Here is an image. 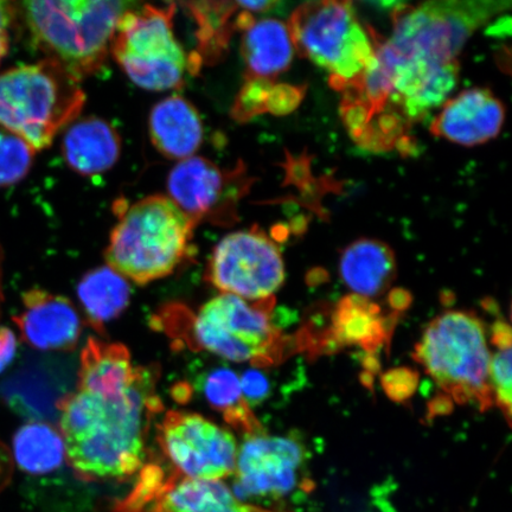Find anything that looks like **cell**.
Listing matches in <instances>:
<instances>
[{
  "mask_svg": "<svg viewBox=\"0 0 512 512\" xmlns=\"http://www.w3.org/2000/svg\"><path fill=\"white\" fill-rule=\"evenodd\" d=\"M156 370L123 386L83 389L59 402L66 460L85 480H125L142 469L152 416L162 409Z\"/></svg>",
  "mask_w": 512,
  "mask_h": 512,
  "instance_id": "1",
  "label": "cell"
},
{
  "mask_svg": "<svg viewBox=\"0 0 512 512\" xmlns=\"http://www.w3.org/2000/svg\"><path fill=\"white\" fill-rule=\"evenodd\" d=\"M195 228L168 196L145 197L121 210L107 266L138 285L168 277L188 259Z\"/></svg>",
  "mask_w": 512,
  "mask_h": 512,
  "instance_id": "2",
  "label": "cell"
},
{
  "mask_svg": "<svg viewBox=\"0 0 512 512\" xmlns=\"http://www.w3.org/2000/svg\"><path fill=\"white\" fill-rule=\"evenodd\" d=\"M131 3L114 0H37L23 3L32 40L80 80L105 66L115 29Z\"/></svg>",
  "mask_w": 512,
  "mask_h": 512,
  "instance_id": "3",
  "label": "cell"
},
{
  "mask_svg": "<svg viewBox=\"0 0 512 512\" xmlns=\"http://www.w3.org/2000/svg\"><path fill=\"white\" fill-rule=\"evenodd\" d=\"M85 102L80 80L48 57L0 74V127L35 151L47 149L74 123Z\"/></svg>",
  "mask_w": 512,
  "mask_h": 512,
  "instance_id": "4",
  "label": "cell"
},
{
  "mask_svg": "<svg viewBox=\"0 0 512 512\" xmlns=\"http://www.w3.org/2000/svg\"><path fill=\"white\" fill-rule=\"evenodd\" d=\"M413 357L458 403H476L483 411L494 403L490 350L484 324L475 313L447 311L433 319Z\"/></svg>",
  "mask_w": 512,
  "mask_h": 512,
  "instance_id": "5",
  "label": "cell"
},
{
  "mask_svg": "<svg viewBox=\"0 0 512 512\" xmlns=\"http://www.w3.org/2000/svg\"><path fill=\"white\" fill-rule=\"evenodd\" d=\"M287 25L298 54L329 72L338 92L374 60L376 32L363 27L349 2L304 3Z\"/></svg>",
  "mask_w": 512,
  "mask_h": 512,
  "instance_id": "6",
  "label": "cell"
},
{
  "mask_svg": "<svg viewBox=\"0 0 512 512\" xmlns=\"http://www.w3.org/2000/svg\"><path fill=\"white\" fill-rule=\"evenodd\" d=\"M274 303V298L252 303L221 293L192 317L188 341L224 360L271 366L283 360L288 344L272 323Z\"/></svg>",
  "mask_w": 512,
  "mask_h": 512,
  "instance_id": "7",
  "label": "cell"
},
{
  "mask_svg": "<svg viewBox=\"0 0 512 512\" xmlns=\"http://www.w3.org/2000/svg\"><path fill=\"white\" fill-rule=\"evenodd\" d=\"M176 4L128 9L115 29L111 51L121 69L147 91H169L190 73L189 56L174 30Z\"/></svg>",
  "mask_w": 512,
  "mask_h": 512,
  "instance_id": "8",
  "label": "cell"
},
{
  "mask_svg": "<svg viewBox=\"0 0 512 512\" xmlns=\"http://www.w3.org/2000/svg\"><path fill=\"white\" fill-rule=\"evenodd\" d=\"M510 3L492 0H445L419 5L399 4L393 11L390 46L428 62H458L469 38Z\"/></svg>",
  "mask_w": 512,
  "mask_h": 512,
  "instance_id": "9",
  "label": "cell"
},
{
  "mask_svg": "<svg viewBox=\"0 0 512 512\" xmlns=\"http://www.w3.org/2000/svg\"><path fill=\"white\" fill-rule=\"evenodd\" d=\"M207 279L223 294L247 302L273 298L285 281L280 248L259 228L230 233L211 253Z\"/></svg>",
  "mask_w": 512,
  "mask_h": 512,
  "instance_id": "10",
  "label": "cell"
},
{
  "mask_svg": "<svg viewBox=\"0 0 512 512\" xmlns=\"http://www.w3.org/2000/svg\"><path fill=\"white\" fill-rule=\"evenodd\" d=\"M253 178L245 164L222 169L203 157L181 160L168 177L169 198L195 224L229 227L239 220V204L248 194Z\"/></svg>",
  "mask_w": 512,
  "mask_h": 512,
  "instance_id": "11",
  "label": "cell"
},
{
  "mask_svg": "<svg viewBox=\"0 0 512 512\" xmlns=\"http://www.w3.org/2000/svg\"><path fill=\"white\" fill-rule=\"evenodd\" d=\"M307 453L299 438L245 435L239 446L233 492L243 501H281L311 485L305 477Z\"/></svg>",
  "mask_w": 512,
  "mask_h": 512,
  "instance_id": "12",
  "label": "cell"
},
{
  "mask_svg": "<svg viewBox=\"0 0 512 512\" xmlns=\"http://www.w3.org/2000/svg\"><path fill=\"white\" fill-rule=\"evenodd\" d=\"M157 438L179 476L216 482L234 475L238 441L200 414L166 413Z\"/></svg>",
  "mask_w": 512,
  "mask_h": 512,
  "instance_id": "13",
  "label": "cell"
},
{
  "mask_svg": "<svg viewBox=\"0 0 512 512\" xmlns=\"http://www.w3.org/2000/svg\"><path fill=\"white\" fill-rule=\"evenodd\" d=\"M121 512H274L241 502L222 480L171 477L150 466L136 489L121 504Z\"/></svg>",
  "mask_w": 512,
  "mask_h": 512,
  "instance_id": "14",
  "label": "cell"
},
{
  "mask_svg": "<svg viewBox=\"0 0 512 512\" xmlns=\"http://www.w3.org/2000/svg\"><path fill=\"white\" fill-rule=\"evenodd\" d=\"M14 322L23 341L41 351H68L78 344L82 320L75 305L60 294L34 288L24 293Z\"/></svg>",
  "mask_w": 512,
  "mask_h": 512,
  "instance_id": "15",
  "label": "cell"
},
{
  "mask_svg": "<svg viewBox=\"0 0 512 512\" xmlns=\"http://www.w3.org/2000/svg\"><path fill=\"white\" fill-rule=\"evenodd\" d=\"M504 118L502 102L489 89L472 88L447 100L430 130L448 142L476 146L496 138Z\"/></svg>",
  "mask_w": 512,
  "mask_h": 512,
  "instance_id": "16",
  "label": "cell"
},
{
  "mask_svg": "<svg viewBox=\"0 0 512 512\" xmlns=\"http://www.w3.org/2000/svg\"><path fill=\"white\" fill-rule=\"evenodd\" d=\"M396 319L384 317L380 305L370 299L350 294L339 300L332 310L331 322L312 350L336 351L347 347L361 348L374 354L389 341Z\"/></svg>",
  "mask_w": 512,
  "mask_h": 512,
  "instance_id": "17",
  "label": "cell"
},
{
  "mask_svg": "<svg viewBox=\"0 0 512 512\" xmlns=\"http://www.w3.org/2000/svg\"><path fill=\"white\" fill-rule=\"evenodd\" d=\"M152 144L170 159L195 156L200 149L204 128L200 113L181 95H171L152 108L149 119Z\"/></svg>",
  "mask_w": 512,
  "mask_h": 512,
  "instance_id": "18",
  "label": "cell"
},
{
  "mask_svg": "<svg viewBox=\"0 0 512 512\" xmlns=\"http://www.w3.org/2000/svg\"><path fill=\"white\" fill-rule=\"evenodd\" d=\"M62 153L70 169L83 176L111 170L121 153L117 130L106 120L89 117L74 121L62 140Z\"/></svg>",
  "mask_w": 512,
  "mask_h": 512,
  "instance_id": "19",
  "label": "cell"
},
{
  "mask_svg": "<svg viewBox=\"0 0 512 512\" xmlns=\"http://www.w3.org/2000/svg\"><path fill=\"white\" fill-rule=\"evenodd\" d=\"M241 51L246 81L274 82L290 68L296 48L287 23L264 18L243 30Z\"/></svg>",
  "mask_w": 512,
  "mask_h": 512,
  "instance_id": "20",
  "label": "cell"
},
{
  "mask_svg": "<svg viewBox=\"0 0 512 512\" xmlns=\"http://www.w3.org/2000/svg\"><path fill=\"white\" fill-rule=\"evenodd\" d=\"M339 273L356 296L367 299L382 296L396 277L395 254L380 240H357L342 252Z\"/></svg>",
  "mask_w": 512,
  "mask_h": 512,
  "instance_id": "21",
  "label": "cell"
},
{
  "mask_svg": "<svg viewBox=\"0 0 512 512\" xmlns=\"http://www.w3.org/2000/svg\"><path fill=\"white\" fill-rule=\"evenodd\" d=\"M196 23L197 51L189 56L190 73L196 74L204 64L219 62L229 42L239 29L238 2L185 3Z\"/></svg>",
  "mask_w": 512,
  "mask_h": 512,
  "instance_id": "22",
  "label": "cell"
},
{
  "mask_svg": "<svg viewBox=\"0 0 512 512\" xmlns=\"http://www.w3.org/2000/svg\"><path fill=\"white\" fill-rule=\"evenodd\" d=\"M78 297L88 322L102 331L106 323L118 318L130 304L131 287L127 279L111 267L104 266L82 278Z\"/></svg>",
  "mask_w": 512,
  "mask_h": 512,
  "instance_id": "23",
  "label": "cell"
},
{
  "mask_svg": "<svg viewBox=\"0 0 512 512\" xmlns=\"http://www.w3.org/2000/svg\"><path fill=\"white\" fill-rule=\"evenodd\" d=\"M12 454L19 469L29 475H48L66 460L60 431L42 421H30L15 433Z\"/></svg>",
  "mask_w": 512,
  "mask_h": 512,
  "instance_id": "24",
  "label": "cell"
},
{
  "mask_svg": "<svg viewBox=\"0 0 512 512\" xmlns=\"http://www.w3.org/2000/svg\"><path fill=\"white\" fill-rule=\"evenodd\" d=\"M202 392L209 405L223 415L230 427L245 435L264 431L243 399L240 377L232 369L210 370L203 377Z\"/></svg>",
  "mask_w": 512,
  "mask_h": 512,
  "instance_id": "25",
  "label": "cell"
},
{
  "mask_svg": "<svg viewBox=\"0 0 512 512\" xmlns=\"http://www.w3.org/2000/svg\"><path fill=\"white\" fill-rule=\"evenodd\" d=\"M35 152L21 137L0 127V188L10 187L27 177Z\"/></svg>",
  "mask_w": 512,
  "mask_h": 512,
  "instance_id": "26",
  "label": "cell"
},
{
  "mask_svg": "<svg viewBox=\"0 0 512 512\" xmlns=\"http://www.w3.org/2000/svg\"><path fill=\"white\" fill-rule=\"evenodd\" d=\"M491 357L490 383L496 405L502 409L508 424H511V344L498 345Z\"/></svg>",
  "mask_w": 512,
  "mask_h": 512,
  "instance_id": "27",
  "label": "cell"
},
{
  "mask_svg": "<svg viewBox=\"0 0 512 512\" xmlns=\"http://www.w3.org/2000/svg\"><path fill=\"white\" fill-rule=\"evenodd\" d=\"M419 375L413 369L396 368L381 377V384L389 399L403 402L411 399L418 388Z\"/></svg>",
  "mask_w": 512,
  "mask_h": 512,
  "instance_id": "28",
  "label": "cell"
},
{
  "mask_svg": "<svg viewBox=\"0 0 512 512\" xmlns=\"http://www.w3.org/2000/svg\"><path fill=\"white\" fill-rule=\"evenodd\" d=\"M243 399L249 407L258 405L270 394V381L258 368L248 369L240 377Z\"/></svg>",
  "mask_w": 512,
  "mask_h": 512,
  "instance_id": "29",
  "label": "cell"
},
{
  "mask_svg": "<svg viewBox=\"0 0 512 512\" xmlns=\"http://www.w3.org/2000/svg\"><path fill=\"white\" fill-rule=\"evenodd\" d=\"M17 352V338L10 329L0 326V373L10 366Z\"/></svg>",
  "mask_w": 512,
  "mask_h": 512,
  "instance_id": "30",
  "label": "cell"
},
{
  "mask_svg": "<svg viewBox=\"0 0 512 512\" xmlns=\"http://www.w3.org/2000/svg\"><path fill=\"white\" fill-rule=\"evenodd\" d=\"M14 9L9 2L0 0V61L8 54L10 48V25Z\"/></svg>",
  "mask_w": 512,
  "mask_h": 512,
  "instance_id": "31",
  "label": "cell"
},
{
  "mask_svg": "<svg viewBox=\"0 0 512 512\" xmlns=\"http://www.w3.org/2000/svg\"><path fill=\"white\" fill-rule=\"evenodd\" d=\"M389 303L395 310V313H400L408 309L409 304H411V296H409V293L406 291L394 290L390 293Z\"/></svg>",
  "mask_w": 512,
  "mask_h": 512,
  "instance_id": "32",
  "label": "cell"
},
{
  "mask_svg": "<svg viewBox=\"0 0 512 512\" xmlns=\"http://www.w3.org/2000/svg\"><path fill=\"white\" fill-rule=\"evenodd\" d=\"M242 10L248 12H267L275 8L278 5L277 2H238Z\"/></svg>",
  "mask_w": 512,
  "mask_h": 512,
  "instance_id": "33",
  "label": "cell"
}]
</instances>
